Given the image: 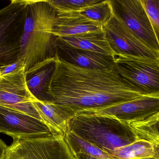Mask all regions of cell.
I'll list each match as a JSON object with an SVG mask.
<instances>
[{
    "mask_svg": "<svg viewBox=\"0 0 159 159\" xmlns=\"http://www.w3.org/2000/svg\"><path fill=\"white\" fill-rule=\"evenodd\" d=\"M56 41L75 48L113 58L115 54L107 41L103 28L75 35L56 37Z\"/></svg>",
    "mask_w": 159,
    "mask_h": 159,
    "instance_id": "5bb4252c",
    "label": "cell"
},
{
    "mask_svg": "<svg viewBox=\"0 0 159 159\" xmlns=\"http://www.w3.org/2000/svg\"><path fill=\"white\" fill-rule=\"evenodd\" d=\"M102 28L115 54L159 60V53L151 49L135 35L114 11Z\"/></svg>",
    "mask_w": 159,
    "mask_h": 159,
    "instance_id": "52a82bcc",
    "label": "cell"
},
{
    "mask_svg": "<svg viewBox=\"0 0 159 159\" xmlns=\"http://www.w3.org/2000/svg\"><path fill=\"white\" fill-rule=\"evenodd\" d=\"M41 120L48 128L52 135L64 137L68 130L69 120L75 115L73 112L50 101L34 100L33 102Z\"/></svg>",
    "mask_w": 159,
    "mask_h": 159,
    "instance_id": "4fadbf2b",
    "label": "cell"
},
{
    "mask_svg": "<svg viewBox=\"0 0 159 159\" xmlns=\"http://www.w3.org/2000/svg\"><path fill=\"white\" fill-rule=\"evenodd\" d=\"M102 29V26L77 11L57 13L53 34L56 37L70 36Z\"/></svg>",
    "mask_w": 159,
    "mask_h": 159,
    "instance_id": "9a60e30c",
    "label": "cell"
},
{
    "mask_svg": "<svg viewBox=\"0 0 159 159\" xmlns=\"http://www.w3.org/2000/svg\"><path fill=\"white\" fill-rule=\"evenodd\" d=\"M115 69L127 82L147 95L159 94V60L115 54Z\"/></svg>",
    "mask_w": 159,
    "mask_h": 159,
    "instance_id": "8992f818",
    "label": "cell"
},
{
    "mask_svg": "<svg viewBox=\"0 0 159 159\" xmlns=\"http://www.w3.org/2000/svg\"><path fill=\"white\" fill-rule=\"evenodd\" d=\"M57 13L78 11L93 5L100 0H48Z\"/></svg>",
    "mask_w": 159,
    "mask_h": 159,
    "instance_id": "44dd1931",
    "label": "cell"
},
{
    "mask_svg": "<svg viewBox=\"0 0 159 159\" xmlns=\"http://www.w3.org/2000/svg\"><path fill=\"white\" fill-rule=\"evenodd\" d=\"M56 58L46 60L26 72L28 88L37 100L46 101V86L54 73Z\"/></svg>",
    "mask_w": 159,
    "mask_h": 159,
    "instance_id": "2e32d148",
    "label": "cell"
},
{
    "mask_svg": "<svg viewBox=\"0 0 159 159\" xmlns=\"http://www.w3.org/2000/svg\"><path fill=\"white\" fill-rule=\"evenodd\" d=\"M23 67L25 68V59L22 58H19L18 59L10 64L1 66L0 67V76L7 74L17 70H20Z\"/></svg>",
    "mask_w": 159,
    "mask_h": 159,
    "instance_id": "603a6c76",
    "label": "cell"
},
{
    "mask_svg": "<svg viewBox=\"0 0 159 159\" xmlns=\"http://www.w3.org/2000/svg\"><path fill=\"white\" fill-rule=\"evenodd\" d=\"M25 1L13 0L0 9V63L8 65L20 58Z\"/></svg>",
    "mask_w": 159,
    "mask_h": 159,
    "instance_id": "277c9868",
    "label": "cell"
},
{
    "mask_svg": "<svg viewBox=\"0 0 159 159\" xmlns=\"http://www.w3.org/2000/svg\"><path fill=\"white\" fill-rule=\"evenodd\" d=\"M64 139L73 155L83 154L99 159H114L109 154L70 131H66Z\"/></svg>",
    "mask_w": 159,
    "mask_h": 159,
    "instance_id": "ac0fdd59",
    "label": "cell"
},
{
    "mask_svg": "<svg viewBox=\"0 0 159 159\" xmlns=\"http://www.w3.org/2000/svg\"><path fill=\"white\" fill-rule=\"evenodd\" d=\"M152 23L159 46V0H141Z\"/></svg>",
    "mask_w": 159,
    "mask_h": 159,
    "instance_id": "7402d4cb",
    "label": "cell"
},
{
    "mask_svg": "<svg viewBox=\"0 0 159 159\" xmlns=\"http://www.w3.org/2000/svg\"><path fill=\"white\" fill-rule=\"evenodd\" d=\"M67 130L110 155L116 148L139 139L128 123L112 117L94 114H76L68 122Z\"/></svg>",
    "mask_w": 159,
    "mask_h": 159,
    "instance_id": "3957f363",
    "label": "cell"
},
{
    "mask_svg": "<svg viewBox=\"0 0 159 159\" xmlns=\"http://www.w3.org/2000/svg\"><path fill=\"white\" fill-rule=\"evenodd\" d=\"M113 9L128 28L151 49L159 53L152 23L141 0L111 1Z\"/></svg>",
    "mask_w": 159,
    "mask_h": 159,
    "instance_id": "9c48e42d",
    "label": "cell"
},
{
    "mask_svg": "<svg viewBox=\"0 0 159 159\" xmlns=\"http://www.w3.org/2000/svg\"><path fill=\"white\" fill-rule=\"evenodd\" d=\"M159 111V94H151L105 108L80 113L108 116L130 124L145 120Z\"/></svg>",
    "mask_w": 159,
    "mask_h": 159,
    "instance_id": "30bf717a",
    "label": "cell"
},
{
    "mask_svg": "<svg viewBox=\"0 0 159 159\" xmlns=\"http://www.w3.org/2000/svg\"><path fill=\"white\" fill-rule=\"evenodd\" d=\"M36 99L28 88L25 67L0 76V106L27 114L41 120L33 104Z\"/></svg>",
    "mask_w": 159,
    "mask_h": 159,
    "instance_id": "ba28073f",
    "label": "cell"
},
{
    "mask_svg": "<svg viewBox=\"0 0 159 159\" xmlns=\"http://www.w3.org/2000/svg\"><path fill=\"white\" fill-rule=\"evenodd\" d=\"M6 159H75L64 137H45L14 139L8 147Z\"/></svg>",
    "mask_w": 159,
    "mask_h": 159,
    "instance_id": "5b68a950",
    "label": "cell"
},
{
    "mask_svg": "<svg viewBox=\"0 0 159 159\" xmlns=\"http://www.w3.org/2000/svg\"><path fill=\"white\" fill-rule=\"evenodd\" d=\"M20 58L25 59L26 72L46 60L56 58L53 34L57 12L48 1H25Z\"/></svg>",
    "mask_w": 159,
    "mask_h": 159,
    "instance_id": "7a4b0ae2",
    "label": "cell"
},
{
    "mask_svg": "<svg viewBox=\"0 0 159 159\" xmlns=\"http://www.w3.org/2000/svg\"><path fill=\"white\" fill-rule=\"evenodd\" d=\"M155 154L154 157L159 159V146L155 145Z\"/></svg>",
    "mask_w": 159,
    "mask_h": 159,
    "instance_id": "484cf974",
    "label": "cell"
},
{
    "mask_svg": "<svg viewBox=\"0 0 159 159\" xmlns=\"http://www.w3.org/2000/svg\"><path fill=\"white\" fill-rule=\"evenodd\" d=\"M47 101L76 115L123 103L147 95L127 82L116 69H89L56 56L54 73L44 92Z\"/></svg>",
    "mask_w": 159,
    "mask_h": 159,
    "instance_id": "6da1fadb",
    "label": "cell"
},
{
    "mask_svg": "<svg viewBox=\"0 0 159 159\" xmlns=\"http://www.w3.org/2000/svg\"><path fill=\"white\" fill-rule=\"evenodd\" d=\"M0 133L14 139H25L52 135L40 119L27 114L0 106Z\"/></svg>",
    "mask_w": 159,
    "mask_h": 159,
    "instance_id": "8fae6325",
    "label": "cell"
},
{
    "mask_svg": "<svg viewBox=\"0 0 159 159\" xmlns=\"http://www.w3.org/2000/svg\"><path fill=\"white\" fill-rule=\"evenodd\" d=\"M8 147L0 139V159H6Z\"/></svg>",
    "mask_w": 159,
    "mask_h": 159,
    "instance_id": "cb8c5ba5",
    "label": "cell"
},
{
    "mask_svg": "<svg viewBox=\"0 0 159 159\" xmlns=\"http://www.w3.org/2000/svg\"><path fill=\"white\" fill-rule=\"evenodd\" d=\"M139 139L159 146V111L145 120L130 123Z\"/></svg>",
    "mask_w": 159,
    "mask_h": 159,
    "instance_id": "d6986e66",
    "label": "cell"
},
{
    "mask_svg": "<svg viewBox=\"0 0 159 159\" xmlns=\"http://www.w3.org/2000/svg\"><path fill=\"white\" fill-rule=\"evenodd\" d=\"M142 159H157V158L155 157H149V158H143Z\"/></svg>",
    "mask_w": 159,
    "mask_h": 159,
    "instance_id": "4316f807",
    "label": "cell"
},
{
    "mask_svg": "<svg viewBox=\"0 0 159 159\" xmlns=\"http://www.w3.org/2000/svg\"><path fill=\"white\" fill-rule=\"evenodd\" d=\"M75 159H99L94 157H91L83 154H78L73 155Z\"/></svg>",
    "mask_w": 159,
    "mask_h": 159,
    "instance_id": "d4e9b609",
    "label": "cell"
},
{
    "mask_svg": "<svg viewBox=\"0 0 159 159\" xmlns=\"http://www.w3.org/2000/svg\"><path fill=\"white\" fill-rule=\"evenodd\" d=\"M111 1H100L99 2L83 8L77 12L102 26L105 24L113 14Z\"/></svg>",
    "mask_w": 159,
    "mask_h": 159,
    "instance_id": "ffe728a7",
    "label": "cell"
},
{
    "mask_svg": "<svg viewBox=\"0 0 159 159\" xmlns=\"http://www.w3.org/2000/svg\"><path fill=\"white\" fill-rule=\"evenodd\" d=\"M155 145L149 141L139 139L125 146L116 148L111 153L114 159H142L154 157Z\"/></svg>",
    "mask_w": 159,
    "mask_h": 159,
    "instance_id": "e0dca14e",
    "label": "cell"
},
{
    "mask_svg": "<svg viewBox=\"0 0 159 159\" xmlns=\"http://www.w3.org/2000/svg\"><path fill=\"white\" fill-rule=\"evenodd\" d=\"M56 45L57 56L78 67L89 69L115 68L113 57L71 47L56 40Z\"/></svg>",
    "mask_w": 159,
    "mask_h": 159,
    "instance_id": "7c38bea8",
    "label": "cell"
},
{
    "mask_svg": "<svg viewBox=\"0 0 159 159\" xmlns=\"http://www.w3.org/2000/svg\"><path fill=\"white\" fill-rule=\"evenodd\" d=\"M2 66V65H1V63H0V67ZM0 72H1V69H0Z\"/></svg>",
    "mask_w": 159,
    "mask_h": 159,
    "instance_id": "83f0119b",
    "label": "cell"
}]
</instances>
